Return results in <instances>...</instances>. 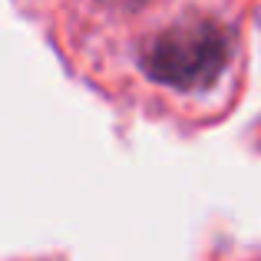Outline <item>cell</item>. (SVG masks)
Returning <instances> with one entry per match:
<instances>
[{"label": "cell", "instance_id": "obj_1", "mask_svg": "<svg viewBox=\"0 0 261 261\" xmlns=\"http://www.w3.org/2000/svg\"><path fill=\"white\" fill-rule=\"evenodd\" d=\"M228 60V30L208 17H192L178 20L159 37L149 40L136 57V70L162 89L202 93L222 80Z\"/></svg>", "mask_w": 261, "mask_h": 261}]
</instances>
